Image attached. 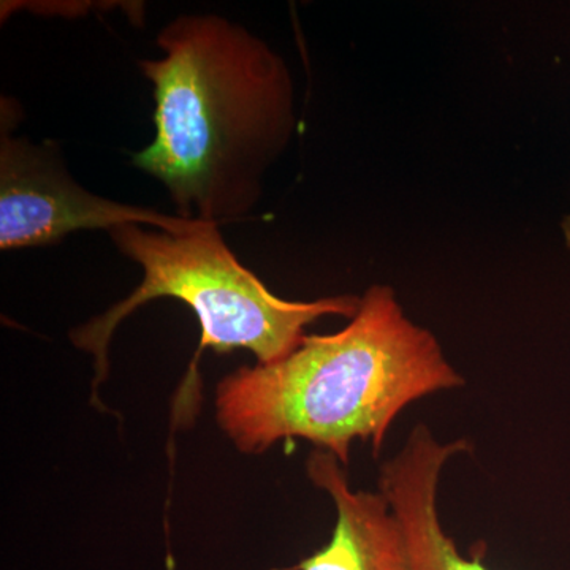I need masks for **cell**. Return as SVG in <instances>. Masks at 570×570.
Listing matches in <instances>:
<instances>
[{"mask_svg":"<svg viewBox=\"0 0 570 570\" xmlns=\"http://www.w3.org/2000/svg\"><path fill=\"white\" fill-rule=\"evenodd\" d=\"M157 47L164 58L138 62L153 82L156 135L132 164L164 184L184 219H243L294 129L287 66L264 40L217 14L175 18Z\"/></svg>","mask_w":570,"mask_h":570,"instance_id":"cell-1","label":"cell"},{"mask_svg":"<svg viewBox=\"0 0 570 570\" xmlns=\"http://www.w3.org/2000/svg\"><path fill=\"white\" fill-rule=\"evenodd\" d=\"M464 384L436 336L409 321L392 288L373 285L340 332L306 336L281 362L224 377L216 419L246 455L303 439L347 468L354 442L379 456L404 409Z\"/></svg>","mask_w":570,"mask_h":570,"instance_id":"cell-2","label":"cell"},{"mask_svg":"<svg viewBox=\"0 0 570 570\" xmlns=\"http://www.w3.org/2000/svg\"><path fill=\"white\" fill-rule=\"evenodd\" d=\"M108 235L119 253L140 266L142 279L122 302L71 330L73 346L92 356L96 397L110 371L108 348L116 328L154 299L174 298L190 307L202 326L198 354L206 347L217 354L245 348L257 365L281 362L303 343L307 325L328 316L352 318L362 303L352 295L316 302L279 298L239 264L216 224L186 234L126 224Z\"/></svg>","mask_w":570,"mask_h":570,"instance_id":"cell-3","label":"cell"},{"mask_svg":"<svg viewBox=\"0 0 570 570\" xmlns=\"http://www.w3.org/2000/svg\"><path fill=\"white\" fill-rule=\"evenodd\" d=\"M13 99L0 102V249L56 245L78 230L138 224L186 234L204 227L145 206L119 204L75 181L61 151L51 141L33 142L13 135L20 121Z\"/></svg>","mask_w":570,"mask_h":570,"instance_id":"cell-4","label":"cell"},{"mask_svg":"<svg viewBox=\"0 0 570 570\" xmlns=\"http://www.w3.org/2000/svg\"><path fill=\"white\" fill-rule=\"evenodd\" d=\"M472 452L468 439L441 442L425 423L412 428L403 448L379 469L377 491L387 499L406 539L411 570H491L474 547L464 557L441 523L442 471L453 456Z\"/></svg>","mask_w":570,"mask_h":570,"instance_id":"cell-5","label":"cell"},{"mask_svg":"<svg viewBox=\"0 0 570 570\" xmlns=\"http://www.w3.org/2000/svg\"><path fill=\"white\" fill-rule=\"evenodd\" d=\"M347 468L335 455L314 449L307 478L336 509L332 538L294 570H411L406 539L379 491L354 490Z\"/></svg>","mask_w":570,"mask_h":570,"instance_id":"cell-6","label":"cell"},{"mask_svg":"<svg viewBox=\"0 0 570 570\" xmlns=\"http://www.w3.org/2000/svg\"><path fill=\"white\" fill-rule=\"evenodd\" d=\"M566 232H568V236H570V220L568 223V228H566Z\"/></svg>","mask_w":570,"mask_h":570,"instance_id":"cell-7","label":"cell"}]
</instances>
